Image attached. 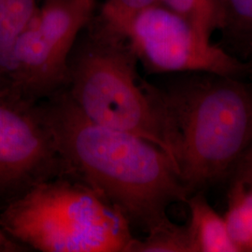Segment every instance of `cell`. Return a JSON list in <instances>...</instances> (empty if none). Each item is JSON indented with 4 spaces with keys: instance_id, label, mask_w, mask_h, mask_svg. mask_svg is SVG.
<instances>
[{
    "instance_id": "1",
    "label": "cell",
    "mask_w": 252,
    "mask_h": 252,
    "mask_svg": "<svg viewBox=\"0 0 252 252\" xmlns=\"http://www.w3.org/2000/svg\"><path fill=\"white\" fill-rule=\"evenodd\" d=\"M63 163V174L97 190L147 233L169 220L189 192L171 157L138 135L86 117L64 89L37 103Z\"/></svg>"
},
{
    "instance_id": "2",
    "label": "cell",
    "mask_w": 252,
    "mask_h": 252,
    "mask_svg": "<svg viewBox=\"0 0 252 252\" xmlns=\"http://www.w3.org/2000/svg\"><path fill=\"white\" fill-rule=\"evenodd\" d=\"M154 84L166 113L180 180L189 195L223 180L252 141V85L242 78L179 73Z\"/></svg>"
},
{
    "instance_id": "3",
    "label": "cell",
    "mask_w": 252,
    "mask_h": 252,
    "mask_svg": "<svg viewBox=\"0 0 252 252\" xmlns=\"http://www.w3.org/2000/svg\"><path fill=\"white\" fill-rule=\"evenodd\" d=\"M137 63L125 38L93 17L73 48L63 89L91 121L144 138L177 165L162 101L154 84L139 77Z\"/></svg>"
},
{
    "instance_id": "4",
    "label": "cell",
    "mask_w": 252,
    "mask_h": 252,
    "mask_svg": "<svg viewBox=\"0 0 252 252\" xmlns=\"http://www.w3.org/2000/svg\"><path fill=\"white\" fill-rule=\"evenodd\" d=\"M0 227L15 241L42 252H130L135 239L117 207L64 174L8 201Z\"/></svg>"
},
{
    "instance_id": "5",
    "label": "cell",
    "mask_w": 252,
    "mask_h": 252,
    "mask_svg": "<svg viewBox=\"0 0 252 252\" xmlns=\"http://www.w3.org/2000/svg\"><path fill=\"white\" fill-rule=\"evenodd\" d=\"M95 0H44L19 37L11 88L34 102L63 90L70 54Z\"/></svg>"
},
{
    "instance_id": "6",
    "label": "cell",
    "mask_w": 252,
    "mask_h": 252,
    "mask_svg": "<svg viewBox=\"0 0 252 252\" xmlns=\"http://www.w3.org/2000/svg\"><path fill=\"white\" fill-rule=\"evenodd\" d=\"M115 32L149 74L207 72L244 78L252 71V63L215 45L162 4L142 11Z\"/></svg>"
},
{
    "instance_id": "7",
    "label": "cell",
    "mask_w": 252,
    "mask_h": 252,
    "mask_svg": "<svg viewBox=\"0 0 252 252\" xmlns=\"http://www.w3.org/2000/svg\"><path fill=\"white\" fill-rule=\"evenodd\" d=\"M63 174V163L37 102L12 88L1 89L0 199L9 201L36 183Z\"/></svg>"
},
{
    "instance_id": "8",
    "label": "cell",
    "mask_w": 252,
    "mask_h": 252,
    "mask_svg": "<svg viewBox=\"0 0 252 252\" xmlns=\"http://www.w3.org/2000/svg\"><path fill=\"white\" fill-rule=\"evenodd\" d=\"M187 225L192 252H237L232 243L223 217L209 205L203 190L190 194Z\"/></svg>"
},
{
    "instance_id": "9",
    "label": "cell",
    "mask_w": 252,
    "mask_h": 252,
    "mask_svg": "<svg viewBox=\"0 0 252 252\" xmlns=\"http://www.w3.org/2000/svg\"><path fill=\"white\" fill-rule=\"evenodd\" d=\"M37 8V0H0V83L3 88H11L15 47Z\"/></svg>"
},
{
    "instance_id": "10",
    "label": "cell",
    "mask_w": 252,
    "mask_h": 252,
    "mask_svg": "<svg viewBox=\"0 0 252 252\" xmlns=\"http://www.w3.org/2000/svg\"><path fill=\"white\" fill-rule=\"evenodd\" d=\"M221 31L230 54L252 59V0H219ZM226 48V50H228Z\"/></svg>"
},
{
    "instance_id": "11",
    "label": "cell",
    "mask_w": 252,
    "mask_h": 252,
    "mask_svg": "<svg viewBox=\"0 0 252 252\" xmlns=\"http://www.w3.org/2000/svg\"><path fill=\"white\" fill-rule=\"evenodd\" d=\"M224 214L229 237L237 252H252V186L232 180Z\"/></svg>"
},
{
    "instance_id": "12",
    "label": "cell",
    "mask_w": 252,
    "mask_h": 252,
    "mask_svg": "<svg viewBox=\"0 0 252 252\" xmlns=\"http://www.w3.org/2000/svg\"><path fill=\"white\" fill-rule=\"evenodd\" d=\"M161 4L188 21L199 32L211 39L221 26L219 0H161Z\"/></svg>"
},
{
    "instance_id": "13",
    "label": "cell",
    "mask_w": 252,
    "mask_h": 252,
    "mask_svg": "<svg viewBox=\"0 0 252 252\" xmlns=\"http://www.w3.org/2000/svg\"><path fill=\"white\" fill-rule=\"evenodd\" d=\"M130 252H192L187 225L169 219L149 231L144 239L135 238Z\"/></svg>"
},
{
    "instance_id": "14",
    "label": "cell",
    "mask_w": 252,
    "mask_h": 252,
    "mask_svg": "<svg viewBox=\"0 0 252 252\" xmlns=\"http://www.w3.org/2000/svg\"><path fill=\"white\" fill-rule=\"evenodd\" d=\"M161 0H104L97 17L114 31H119L136 15Z\"/></svg>"
},
{
    "instance_id": "15",
    "label": "cell",
    "mask_w": 252,
    "mask_h": 252,
    "mask_svg": "<svg viewBox=\"0 0 252 252\" xmlns=\"http://www.w3.org/2000/svg\"><path fill=\"white\" fill-rule=\"evenodd\" d=\"M232 180H240L252 186V141L233 171Z\"/></svg>"
},
{
    "instance_id": "16",
    "label": "cell",
    "mask_w": 252,
    "mask_h": 252,
    "mask_svg": "<svg viewBox=\"0 0 252 252\" xmlns=\"http://www.w3.org/2000/svg\"><path fill=\"white\" fill-rule=\"evenodd\" d=\"M25 246L18 244L0 227V252H21Z\"/></svg>"
},
{
    "instance_id": "17",
    "label": "cell",
    "mask_w": 252,
    "mask_h": 252,
    "mask_svg": "<svg viewBox=\"0 0 252 252\" xmlns=\"http://www.w3.org/2000/svg\"><path fill=\"white\" fill-rule=\"evenodd\" d=\"M1 89H5V88H3L2 85H1V83H0V90H1Z\"/></svg>"
}]
</instances>
